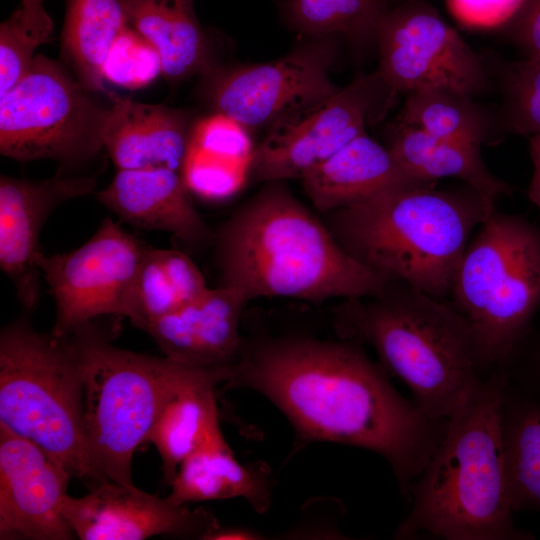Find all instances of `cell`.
Wrapping results in <instances>:
<instances>
[{
  "mask_svg": "<svg viewBox=\"0 0 540 540\" xmlns=\"http://www.w3.org/2000/svg\"><path fill=\"white\" fill-rule=\"evenodd\" d=\"M219 383L260 393L300 440L371 450L390 464L407 494L447 421L427 417L354 343L289 337L262 342L216 368Z\"/></svg>",
  "mask_w": 540,
  "mask_h": 540,
  "instance_id": "obj_1",
  "label": "cell"
},
{
  "mask_svg": "<svg viewBox=\"0 0 540 540\" xmlns=\"http://www.w3.org/2000/svg\"><path fill=\"white\" fill-rule=\"evenodd\" d=\"M222 284L248 301L365 299L390 280L352 257L282 181L240 207L216 237Z\"/></svg>",
  "mask_w": 540,
  "mask_h": 540,
  "instance_id": "obj_2",
  "label": "cell"
},
{
  "mask_svg": "<svg viewBox=\"0 0 540 540\" xmlns=\"http://www.w3.org/2000/svg\"><path fill=\"white\" fill-rule=\"evenodd\" d=\"M408 184L327 214L329 229L356 260L437 299L450 296L465 249L495 209L467 184Z\"/></svg>",
  "mask_w": 540,
  "mask_h": 540,
  "instance_id": "obj_3",
  "label": "cell"
},
{
  "mask_svg": "<svg viewBox=\"0 0 540 540\" xmlns=\"http://www.w3.org/2000/svg\"><path fill=\"white\" fill-rule=\"evenodd\" d=\"M501 376L482 380L447 421L429 461L411 486L412 507L396 538L420 533L448 540L530 539L513 523L502 434Z\"/></svg>",
  "mask_w": 540,
  "mask_h": 540,
  "instance_id": "obj_4",
  "label": "cell"
},
{
  "mask_svg": "<svg viewBox=\"0 0 540 540\" xmlns=\"http://www.w3.org/2000/svg\"><path fill=\"white\" fill-rule=\"evenodd\" d=\"M341 332L369 344L427 417L448 421L468 402L484 368L465 318L442 299L390 281L378 295L346 300Z\"/></svg>",
  "mask_w": 540,
  "mask_h": 540,
  "instance_id": "obj_5",
  "label": "cell"
},
{
  "mask_svg": "<svg viewBox=\"0 0 540 540\" xmlns=\"http://www.w3.org/2000/svg\"><path fill=\"white\" fill-rule=\"evenodd\" d=\"M0 426L45 450L72 478L97 484L83 432V383L70 337L17 318L0 333Z\"/></svg>",
  "mask_w": 540,
  "mask_h": 540,
  "instance_id": "obj_6",
  "label": "cell"
},
{
  "mask_svg": "<svg viewBox=\"0 0 540 540\" xmlns=\"http://www.w3.org/2000/svg\"><path fill=\"white\" fill-rule=\"evenodd\" d=\"M450 296L483 366L507 362L540 308V229L495 208L472 235Z\"/></svg>",
  "mask_w": 540,
  "mask_h": 540,
  "instance_id": "obj_7",
  "label": "cell"
},
{
  "mask_svg": "<svg viewBox=\"0 0 540 540\" xmlns=\"http://www.w3.org/2000/svg\"><path fill=\"white\" fill-rule=\"evenodd\" d=\"M83 383V432L97 483L133 486L132 460L154 423L179 363L112 345L92 329L68 335Z\"/></svg>",
  "mask_w": 540,
  "mask_h": 540,
  "instance_id": "obj_8",
  "label": "cell"
},
{
  "mask_svg": "<svg viewBox=\"0 0 540 540\" xmlns=\"http://www.w3.org/2000/svg\"><path fill=\"white\" fill-rule=\"evenodd\" d=\"M56 61L36 55L24 77L0 97V152L20 162H80L103 149L108 108Z\"/></svg>",
  "mask_w": 540,
  "mask_h": 540,
  "instance_id": "obj_9",
  "label": "cell"
},
{
  "mask_svg": "<svg viewBox=\"0 0 540 540\" xmlns=\"http://www.w3.org/2000/svg\"><path fill=\"white\" fill-rule=\"evenodd\" d=\"M375 72L273 122L255 148L250 174L259 181L302 179L389 108L394 95Z\"/></svg>",
  "mask_w": 540,
  "mask_h": 540,
  "instance_id": "obj_10",
  "label": "cell"
},
{
  "mask_svg": "<svg viewBox=\"0 0 540 540\" xmlns=\"http://www.w3.org/2000/svg\"><path fill=\"white\" fill-rule=\"evenodd\" d=\"M145 247L112 218H105L74 251L38 258L56 305L51 333L67 336L103 315L129 317Z\"/></svg>",
  "mask_w": 540,
  "mask_h": 540,
  "instance_id": "obj_11",
  "label": "cell"
},
{
  "mask_svg": "<svg viewBox=\"0 0 540 540\" xmlns=\"http://www.w3.org/2000/svg\"><path fill=\"white\" fill-rule=\"evenodd\" d=\"M376 71L394 93L445 88L471 96L488 84L485 66L441 15L419 0L388 9L375 36Z\"/></svg>",
  "mask_w": 540,
  "mask_h": 540,
  "instance_id": "obj_12",
  "label": "cell"
},
{
  "mask_svg": "<svg viewBox=\"0 0 540 540\" xmlns=\"http://www.w3.org/2000/svg\"><path fill=\"white\" fill-rule=\"evenodd\" d=\"M335 55L333 36L310 38L270 62L214 69L207 76V99L215 112L248 129L270 126L340 89L329 78Z\"/></svg>",
  "mask_w": 540,
  "mask_h": 540,
  "instance_id": "obj_13",
  "label": "cell"
},
{
  "mask_svg": "<svg viewBox=\"0 0 540 540\" xmlns=\"http://www.w3.org/2000/svg\"><path fill=\"white\" fill-rule=\"evenodd\" d=\"M71 478L40 446L0 426V539H73L62 512Z\"/></svg>",
  "mask_w": 540,
  "mask_h": 540,
  "instance_id": "obj_14",
  "label": "cell"
},
{
  "mask_svg": "<svg viewBox=\"0 0 540 540\" xmlns=\"http://www.w3.org/2000/svg\"><path fill=\"white\" fill-rule=\"evenodd\" d=\"M62 512L81 540H142L157 535L204 540L219 527L205 510L113 481L99 482L81 497L67 495Z\"/></svg>",
  "mask_w": 540,
  "mask_h": 540,
  "instance_id": "obj_15",
  "label": "cell"
},
{
  "mask_svg": "<svg viewBox=\"0 0 540 540\" xmlns=\"http://www.w3.org/2000/svg\"><path fill=\"white\" fill-rule=\"evenodd\" d=\"M92 177L60 174L43 180L0 177V267L12 282L18 300L32 310L40 296V235L62 203L94 191Z\"/></svg>",
  "mask_w": 540,
  "mask_h": 540,
  "instance_id": "obj_16",
  "label": "cell"
},
{
  "mask_svg": "<svg viewBox=\"0 0 540 540\" xmlns=\"http://www.w3.org/2000/svg\"><path fill=\"white\" fill-rule=\"evenodd\" d=\"M244 294L222 284L154 320L146 331L168 359L186 366L217 368L232 363L242 344Z\"/></svg>",
  "mask_w": 540,
  "mask_h": 540,
  "instance_id": "obj_17",
  "label": "cell"
},
{
  "mask_svg": "<svg viewBox=\"0 0 540 540\" xmlns=\"http://www.w3.org/2000/svg\"><path fill=\"white\" fill-rule=\"evenodd\" d=\"M97 199L123 221L170 233L190 246L203 245L212 237L181 172L170 168L118 170Z\"/></svg>",
  "mask_w": 540,
  "mask_h": 540,
  "instance_id": "obj_18",
  "label": "cell"
},
{
  "mask_svg": "<svg viewBox=\"0 0 540 540\" xmlns=\"http://www.w3.org/2000/svg\"><path fill=\"white\" fill-rule=\"evenodd\" d=\"M192 127L186 111L116 99L105 117L103 149L118 170L166 167L181 172Z\"/></svg>",
  "mask_w": 540,
  "mask_h": 540,
  "instance_id": "obj_19",
  "label": "cell"
},
{
  "mask_svg": "<svg viewBox=\"0 0 540 540\" xmlns=\"http://www.w3.org/2000/svg\"><path fill=\"white\" fill-rule=\"evenodd\" d=\"M314 207L329 214L385 190L408 184H432L410 175L387 146L363 133L302 179Z\"/></svg>",
  "mask_w": 540,
  "mask_h": 540,
  "instance_id": "obj_20",
  "label": "cell"
},
{
  "mask_svg": "<svg viewBox=\"0 0 540 540\" xmlns=\"http://www.w3.org/2000/svg\"><path fill=\"white\" fill-rule=\"evenodd\" d=\"M215 368L180 364L146 437L158 451L165 482L174 479L181 462L219 425Z\"/></svg>",
  "mask_w": 540,
  "mask_h": 540,
  "instance_id": "obj_21",
  "label": "cell"
},
{
  "mask_svg": "<svg viewBox=\"0 0 540 540\" xmlns=\"http://www.w3.org/2000/svg\"><path fill=\"white\" fill-rule=\"evenodd\" d=\"M170 486L166 498L176 505L242 498L258 513L270 506L267 474L261 467L239 462L220 427L181 462Z\"/></svg>",
  "mask_w": 540,
  "mask_h": 540,
  "instance_id": "obj_22",
  "label": "cell"
},
{
  "mask_svg": "<svg viewBox=\"0 0 540 540\" xmlns=\"http://www.w3.org/2000/svg\"><path fill=\"white\" fill-rule=\"evenodd\" d=\"M128 24L158 51L171 83L213 70L209 44L193 0H123Z\"/></svg>",
  "mask_w": 540,
  "mask_h": 540,
  "instance_id": "obj_23",
  "label": "cell"
},
{
  "mask_svg": "<svg viewBox=\"0 0 540 540\" xmlns=\"http://www.w3.org/2000/svg\"><path fill=\"white\" fill-rule=\"evenodd\" d=\"M386 146L422 182L436 184L442 178H456L494 201L514 191L487 168L480 145L436 137L398 121Z\"/></svg>",
  "mask_w": 540,
  "mask_h": 540,
  "instance_id": "obj_24",
  "label": "cell"
},
{
  "mask_svg": "<svg viewBox=\"0 0 540 540\" xmlns=\"http://www.w3.org/2000/svg\"><path fill=\"white\" fill-rule=\"evenodd\" d=\"M127 24L123 0H67L62 56L88 91L103 90V64Z\"/></svg>",
  "mask_w": 540,
  "mask_h": 540,
  "instance_id": "obj_25",
  "label": "cell"
},
{
  "mask_svg": "<svg viewBox=\"0 0 540 540\" xmlns=\"http://www.w3.org/2000/svg\"><path fill=\"white\" fill-rule=\"evenodd\" d=\"M208 288L203 274L188 255L177 250L146 248L128 319L144 330Z\"/></svg>",
  "mask_w": 540,
  "mask_h": 540,
  "instance_id": "obj_26",
  "label": "cell"
},
{
  "mask_svg": "<svg viewBox=\"0 0 540 540\" xmlns=\"http://www.w3.org/2000/svg\"><path fill=\"white\" fill-rule=\"evenodd\" d=\"M505 470L513 512H540V401L503 398Z\"/></svg>",
  "mask_w": 540,
  "mask_h": 540,
  "instance_id": "obj_27",
  "label": "cell"
},
{
  "mask_svg": "<svg viewBox=\"0 0 540 540\" xmlns=\"http://www.w3.org/2000/svg\"><path fill=\"white\" fill-rule=\"evenodd\" d=\"M399 122L427 134L482 146L495 140V123L471 95L432 88L406 95Z\"/></svg>",
  "mask_w": 540,
  "mask_h": 540,
  "instance_id": "obj_28",
  "label": "cell"
},
{
  "mask_svg": "<svg viewBox=\"0 0 540 540\" xmlns=\"http://www.w3.org/2000/svg\"><path fill=\"white\" fill-rule=\"evenodd\" d=\"M286 22L309 38L342 35L356 45L375 43L387 0H284Z\"/></svg>",
  "mask_w": 540,
  "mask_h": 540,
  "instance_id": "obj_29",
  "label": "cell"
},
{
  "mask_svg": "<svg viewBox=\"0 0 540 540\" xmlns=\"http://www.w3.org/2000/svg\"><path fill=\"white\" fill-rule=\"evenodd\" d=\"M53 22L48 14L32 15L21 7L0 27V97L27 73L36 48L50 41Z\"/></svg>",
  "mask_w": 540,
  "mask_h": 540,
  "instance_id": "obj_30",
  "label": "cell"
},
{
  "mask_svg": "<svg viewBox=\"0 0 540 540\" xmlns=\"http://www.w3.org/2000/svg\"><path fill=\"white\" fill-rule=\"evenodd\" d=\"M103 78L126 89L148 86L162 74L156 48L127 24L113 42L103 64Z\"/></svg>",
  "mask_w": 540,
  "mask_h": 540,
  "instance_id": "obj_31",
  "label": "cell"
},
{
  "mask_svg": "<svg viewBox=\"0 0 540 540\" xmlns=\"http://www.w3.org/2000/svg\"><path fill=\"white\" fill-rule=\"evenodd\" d=\"M502 85L506 127L528 137L540 134V59L524 57L508 63Z\"/></svg>",
  "mask_w": 540,
  "mask_h": 540,
  "instance_id": "obj_32",
  "label": "cell"
},
{
  "mask_svg": "<svg viewBox=\"0 0 540 540\" xmlns=\"http://www.w3.org/2000/svg\"><path fill=\"white\" fill-rule=\"evenodd\" d=\"M248 130L235 119L215 112L193 124L189 148L250 167L255 148Z\"/></svg>",
  "mask_w": 540,
  "mask_h": 540,
  "instance_id": "obj_33",
  "label": "cell"
},
{
  "mask_svg": "<svg viewBox=\"0 0 540 540\" xmlns=\"http://www.w3.org/2000/svg\"><path fill=\"white\" fill-rule=\"evenodd\" d=\"M250 173V167L188 148L181 170L189 189L204 197L223 198L236 192Z\"/></svg>",
  "mask_w": 540,
  "mask_h": 540,
  "instance_id": "obj_34",
  "label": "cell"
},
{
  "mask_svg": "<svg viewBox=\"0 0 540 540\" xmlns=\"http://www.w3.org/2000/svg\"><path fill=\"white\" fill-rule=\"evenodd\" d=\"M525 0H446L456 21L469 29L505 27L520 11Z\"/></svg>",
  "mask_w": 540,
  "mask_h": 540,
  "instance_id": "obj_35",
  "label": "cell"
},
{
  "mask_svg": "<svg viewBox=\"0 0 540 540\" xmlns=\"http://www.w3.org/2000/svg\"><path fill=\"white\" fill-rule=\"evenodd\" d=\"M505 28L524 57L540 59V0H525Z\"/></svg>",
  "mask_w": 540,
  "mask_h": 540,
  "instance_id": "obj_36",
  "label": "cell"
},
{
  "mask_svg": "<svg viewBox=\"0 0 540 540\" xmlns=\"http://www.w3.org/2000/svg\"><path fill=\"white\" fill-rule=\"evenodd\" d=\"M529 151L533 164V174L528 187V198L540 211V134L529 137Z\"/></svg>",
  "mask_w": 540,
  "mask_h": 540,
  "instance_id": "obj_37",
  "label": "cell"
},
{
  "mask_svg": "<svg viewBox=\"0 0 540 540\" xmlns=\"http://www.w3.org/2000/svg\"><path fill=\"white\" fill-rule=\"evenodd\" d=\"M262 534L244 527L221 528L210 532L204 540H257L263 539Z\"/></svg>",
  "mask_w": 540,
  "mask_h": 540,
  "instance_id": "obj_38",
  "label": "cell"
},
{
  "mask_svg": "<svg viewBox=\"0 0 540 540\" xmlns=\"http://www.w3.org/2000/svg\"><path fill=\"white\" fill-rule=\"evenodd\" d=\"M44 0H21V8L30 14L41 15L45 14L46 11L43 7Z\"/></svg>",
  "mask_w": 540,
  "mask_h": 540,
  "instance_id": "obj_39",
  "label": "cell"
},
{
  "mask_svg": "<svg viewBox=\"0 0 540 540\" xmlns=\"http://www.w3.org/2000/svg\"><path fill=\"white\" fill-rule=\"evenodd\" d=\"M536 359H537L536 361H537L538 371H539V374H540V349H539V351L537 353V358Z\"/></svg>",
  "mask_w": 540,
  "mask_h": 540,
  "instance_id": "obj_40",
  "label": "cell"
}]
</instances>
